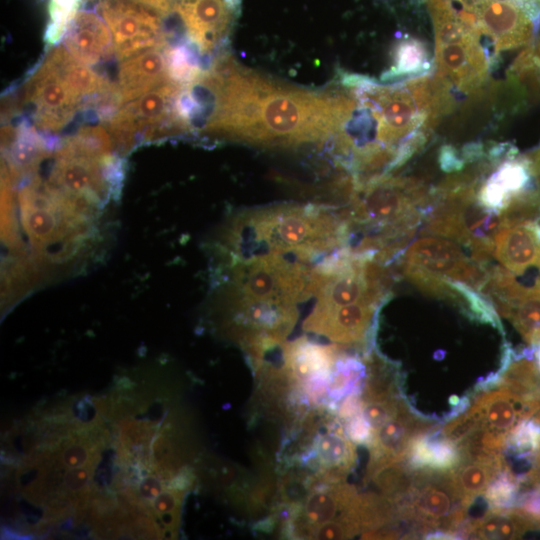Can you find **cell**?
<instances>
[{"label":"cell","instance_id":"cell-12","mask_svg":"<svg viewBox=\"0 0 540 540\" xmlns=\"http://www.w3.org/2000/svg\"><path fill=\"white\" fill-rule=\"evenodd\" d=\"M170 46L168 44L147 49L120 64L115 84L123 104L173 81L169 74Z\"/></svg>","mask_w":540,"mask_h":540},{"label":"cell","instance_id":"cell-10","mask_svg":"<svg viewBox=\"0 0 540 540\" xmlns=\"http://www.w3.org/2000/svg\"><path fill=\"white\" fill-rule=\"evenodd\" d=\"M482 34L494 43L492 64L500 51L528 44L538 30L533 21L511 0H471Z\"/></svg>","mask_w":540,"mask_h":540},{"label":"cell","instance_id":"cell-3","mask_svg":"<svg viewBox=\"0 0 540 540\" xmlns=\"http://www.w3.org/2000/svg\"><path fill=\"white\" fill-rule=\"evenodd\" d=\"M184 85L167 82L127 102L107 122V130L122 150L143 142L189 134L179 108Z\"/></svg>","mask_w":540,"mask_h":540},{"label":"cell","instance_id":"cell-22","mask_svg":"<svg viewBox=\"0 0 540 540\" xmlns=\"http://www.w3.org/2000/svg\"><path fill=\"white\" fill-rule=\"evenodd\" d=\"M395 64L384 72L381 79L388 81L403 76H420L428 74L431 63L428 52L420 40L406 38L400 41L394 53Z\"/></svg>","mask_w":540,"mask_h":540},{"label":"cell","instance_id":"cell-30","mask_svg":"<svg viewBox=\"0 0 540 540\" xmlns=\"http://www.w3.org/2000/svg\"><path fill=\"white\" fill-rule=\"evenodd\" d=\"M135 1L155 9L164 18L170 16L173 12L174 1L173 0H131Z\"/></svg>","mask_w":540,"mask_h":540},{"label":"cell","instance_id":"cell-19","mask_svg":"<svg viewBox=\"0 0 540 540\" xmlns=\"http://www.w3.org/2000/svg\"><path fill=\"white\" fill-rule=\"evenodd\" d=\"M314 449L324 478L332 481H339L356 461L355 446L343 432L335 429L320 434Z\"/></svg>","mask_w":540,"mask_h":540},{"label":"cell","instance_id":"cell-2","mask_svg":"<svg viewBox=\"0 0 540 540\" xmlns=\"http://www.w3.org/2000/svg\"><path fill=\"white\" fill-rule=\"evenodd\" d=\"M351 233L346 214L319 206L284 204L251 210L236 219L230 241L235 255L256 250L293 255L312 262L346 247Z\"/></svg>","mask_w":540,"mask_h":540},{"label":"cell","instance_id":"cell-9","mask_svg":"<svg viewBox=\"0 0 540 540\" xmlns=\"http://www.w3.org/2000/svg\"><path fill=\"white\" fill-rule=\"evenodd\" d=\"M435 43L437 73L457 89L471 93L486 82L489 58L479 38L465 29L455 38Z\"/></svg>","mask_w":540,"mask_h":540},{"label":"cell","instance_id":"cell-8","mask_svg":"<svg viewBox=\"0 0 540 540\" xmlns=\"http://www.w3.org/2000/svg\"><path fill=\"white\" fill-rule=\"evenodd\" d=\"M240 0H175L187 43L203 58H216L228 42L240 12Z\"/></svg>","mask_w":540,"mask_h":540},{"label":"cell","instance_id":"cell-27","mask_svg":"<svg viewBox=\"0 0 540 540\" xmlns=\"http://www.w3.org/2000/svg\"><path fill=\"white\" fill-rule=\"evenodd\" d=\"M163 484L157 477L149 475L141 480L139 485V497L134 503H137L144 511L147 510V502H152L162 491Z\"/></svg>","mask_w":540,"mask_h":540},{"label":"cell","instance_id":"cell-13","mask_svg":"<svg viewBox=\"0 0 540 540\" xmlns=\"http://www.w3.org/2000/svg\"><path fill=\"white\" fill-rule=\"evenodd\" d=\"M431 429L432 422L417 415L405 401L395 415L372 432L370 463L406 460L412 441Z\"/></svg>","mask_w":540,"mask_h":540},{"label":"cell","instance_id":"cell-33","mask_svg":"<svg viewBox=\"0 0 540 540\" xmlns=\"http://www.w3.org/2000/svg\"><path fill=\"white\" fill-rule=\"evenodd\" d=\"M456 1L460 2L463 5L464 9H467L471 3V0H456Z\"/></svg>","mask_w":540,"mask_h":540},{"label":"cell","instance_id":"cell-11","mask_svg":"<svg viewBox=\"0 0 540 540\" xmlns=\"http://www.w3.org/2000/svg\"><path fill=\"white\" fill-rule=\"evenodd\" d=\"M382 304L361 301L327 312H311L304 321L307 331L323 335L340 344L365 340L373 318Z\"/></svg>","mask_w":540,"mask_h":540},{"label":"cell","instance_id":"cell-25","mask_svg":"<svg viewBox=\"0 0 540 540\" xmlns=\"http://www.w3.org/2000/svg\"><path fill=\"white\" fill-rule=\"evenodd\" d=\"M53 456L54 464L60 468L95 465L98 458L95 447L81 440H70Z\"/></svg>","mask_w":540,"mask_h":540},{"label":"cell","instance_id":"cell-4","mask_svg":"<svg viewBox=\"0 0 540 540\" xmlns=\"http://www.w3.org/2000/svg\"><path fill=\"white\" fill-rule=\"evenodd\" d=\"M394 503L398 519L410 523L413 530L444 536L460 529L469 508L450 470L415 469L412 486Z\"/></svg>","mask_w":540,"mask_h":540},{"label":"cell","instance_id":"cell-16","mask_svg":"<svg viewBox=\"0 0 540 540\" xmlns=\"http://www.w3.org/2000/svg\"><path fill=\"white\" fill-rule=\"evenodd\" d=\"M540 529V519L519 507L493 508L465 526V535L476 539H519Z\"/></svg>","mask_w":540,"mask_h":540},{"label":"cell","instance_id":"cell-24","mask_svg":"<svg viewBox=\"0 0 540 540\" xmlns=\"http://www.w3.org/2000/svg\"><path fill=\"white\" fill-rule=\"evenodd\" d=\"M531 176L526 157L515 156L498 164L489 177L497 182L511 198L529 188Z\"/></svg>","mask_w":540,"mask_h":540},{"label":"cell","instance_id":"cell-28","mask_svg":"<svg viewBox=\"0 0 540 540\" xmlns=\"http://www.w3.org/2000/svg\"><path fill=\"white\" fill-rule=\"evenodd\" d=\"M438 162L440 168L447 173L460 172L466 164L457 150L449 144L441 146Z\"/></svg>","mask_w":540,"mask_h":540},{"label":"cell","instance_id":"cell-29","mask_svg":"<svg viewBox=\"0 0 540 540\" xmlns=\"http://www.w3.org/2000/svg\"><path fill=\"white\" fill-rule=\"evenodd\" d=\"M530 460V468L522 481L540 487V448L531 455Z\"/></svg>","mask_w":540,"mask_h":540},{"label":"cell","instance_id":"cell-23","mask_svg":"<svg viewBox=\"0 0 540 540\" xmlns=\"http://www.w3.org/2000/svg\"><path fill=\"white\" fill-rule=\"evenodd\" d=\"M83 3L84 0L48 1L49 22L44 31V42L47 48L57 46Z\"/></svg>","mask_w":540,"mask_h":540},{"label":"cell","instance_id":"cell-1","mask_svg":"<svg viewBox=\"0 0 540 540\" xmlns=\"http://www.w3.org/2000/svg\"><path fill=\"white\" fill-rule=\"evenodd\" d=\"M199 106L198 135L287 148L335 139L357 98L282 84L224 54L203 78Z\"/></svg>","mask_w":540,"mask_h":540},{"label":"cell","instance_id":"cell-32","mask_svg":"<svg viewBox=\"0 0 540 540\" xmlns=\"http://www.w3.org/2000/svg\"><path fill=\"white\" fill-rule=\"evenodd\" d=\"M534 357L536 360V363L540 369V343L536 346H534Z\"/></svg>","mask_w":540,"mask_h":540},{"label":"cell","instance_id":"cell-5","mask_svg":"<svg viewBox=\"0 0 540 540\" xmlns=\"http://www.w3.org/2000/svg\"><path fill=\"white\" fill-rule=\"evenodd\" d=\"M84 103L47 54L24 83L21 105L42 131L63 129L82 112Z\"/></svg>","mask_w":540,"mask_h":540},{"label":"cell","instance_id":"cell-26","mask_svg":"<svg viewBox=\"0 0 540 540\" xmlns=\"http://www.w3.org/2000/svg\"><path fill=\"white\" fill-rule=\"evenodd\" d=\"M182 492L177 489L163 490L152 502L150 517L159 518L166 529L173 531L177 529Z\"/></svg>","mask_w":540,"mask_h":540},{"label":"cell","instance_id":"cell-15","mask_svg":"<svg viewBox=\"0 0 540 540\" xmlns=\"http://www.w3.org/2000/svg\"><path fill=\"white\" fill-rule=\"evenodd\" d=\"M493 241V255L504 268L515 275L537 268L540 275L539 222L502 226Z\"/></svg>","mask_w":540,"mask_h":540},{"label":"cell","instance_id":"cell-18","mask_svg":"<svg viewBox=\"0 0 540 540\" xmlns=\"http://www.w3.org/2000/svg\"><path fill=\"white\" fill-rule=\"evenodd\" d=\"M355 489L346 484H333L314 489L305 499L301 523L311 531L336 518L347 517L356 498ZM309 533V535H310Z\"/></svg>","mask_w":540,"mask_h":540},{"label":"cell","instance_id":"cell-17","mask_svg":"<svg viewBox=\"0 0 540 540\" xmlns=\"http://www.w3.org/2000/svg\"><path fill=\"white\" fill-rule=\"evenodd\" d=\"M507 469L503 454L487 457L460 458L459 463L450 470L454 485L470 507L475 498L484 495L495 478Z\"/></svg>","mask_w":540,"mask_h":540},{"label":"cell","instance_id":"cell-20","mask_svg":"<svg viewBox=\"0 0 540 540\" xmlns=\"http://www.w3.org/2000/svg\"><path fill=\"white\" fill-rule=\"evenodd\" d=\"M502 316L512 324L531 346L540 343V288L528 287L518 300L507 306Z\"/></svg>","mask_w":540,"mask_h":540},{"label":"cell","instance_id":"cell-7","mask_svg":"<svg viewBox=\"0 0 540 540\" xmlns=\"http://www.w3.org/2000/svg\"><path fill=\"white\" fill-rule=\"evenodd\" d=\"M98 1L96 9L111 31L118 59L170 44L164 17L152 7L131 0Z\"/></svg>","mask_w":540,"mask_h":540},{"label":"cell","instance_id":"cell-6","mask_svg":"<svg viewBox=\"0 0 540 540\" xmlns=\"http://www.w3.org/2000/svg\"><path fill=\"white\" fill-rule=\"evenodd\" d=\"M401 266L404 276L418 288L432 279H451L481 292L487 282V269L443 238L416 240L405 252Z\"/></svg>","mask_w":540,"mask_h":540},{"label":"cell","instance_id":"cell-21","mask_svg":"<svg viewBox=\"0 0 540 540\" xmlns=\"http://www.w3.org/2000/svg\"><path fill=\"white\" fill-rule=\"evenodd\" d=\"M447 283L452 289L450 300L467 316L488 323L503 332L497 310L486 295L464 282L447 279Z\"/></svg>","mask_w":540,"mask_h":540},{"label":"cell","instance_id":"cell-14","mask_svg":"<svg viewBox=\"0 0 540 540\" xmlns=\"http://www.w3.org/2000/svg\"><path fill=\"white\" fill-rule=\"evenodd\" d=\"M63 43L76 60L86 65L107 61L115 52L108 25L97 13L87 10L77 13L63 37Z\"/></svg>","mask_w":540,"mask_h":540},{"label":"cell","instance_id":"cell-31","mask_svg":"<svg viewBox=\"0 0 540 540\" xmlns=\"http://www.w3.org/2000/svg\"><path fill=\"white\" fill-rule=\"evenodd\" d=\"M529 171L533 177H540V146L527 157Z\"/></svg>","mask_w":540,"mask_h":540}]
</instances>
